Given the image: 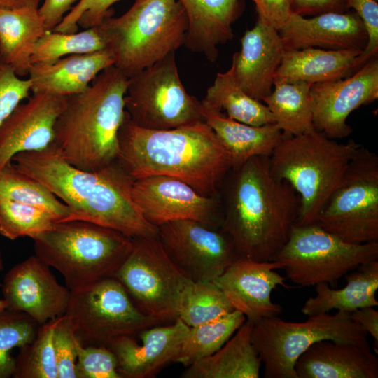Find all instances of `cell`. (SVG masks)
<instances>
[{
  "label": "cell",
  "instance_id": "48",
  "mask_svg": "<svg viewBox=\"0 0 378 378\" xmlns=\"http://www.w3.org/2000/svg\"><path fill=\"white\" fill-rule=\"evenodd\" d=\"M353 321L358 323L374 339L376 348L378 346V311L375 307H365L350 312Z\"/></svg>",
  "mask_w": 378,
  "mask_h": 378
},
{
  "label": "cell",
  "instance_id": "7",
  "mask_svg": "<svg viewBox=\"0 0 378 378\" xmlns=\"http://www.w3.org/2000/svg\"><path fill=\"white\" fill-rule=\"evenodd\" d=\"M99 25L113 65L130 78L184 45L188 23L179 0H136L125 13Z\"/></svg>",
  "mask_w": 378,
  "mask_h": 378
},
{
  "label": "cell",
  "instance_id": "28",
  "mask_svg": "<svg viewBox=\"0 0 378 378\" xmlns=\"http://www.w3.org/2000/svg\"><path fill=\"white\" fill-rule=\"evenodd\" d=\"M248 320L213 354L186 367L183 378H258L262 362L251 342Z\"/></svg>",
  "mask_w": 378,
  "mask_h": 378
},
{
  "label": "cell",
  "instance_id": "43",
  "mask_svg": "<svg viewBox=\"0 0 378 378\" xmlns=\"http://www.w3.org/2000/svg\"><path fill=\"white\" fill-rule=\"evenodd\" d=\"M31 83L22 79L0 57V125L15 107L29 97Z\"/></svg>",
  "mask_w": 378,
  "mask_h": 378
},
{
  "label": "cell",
  "instance_id": "16",
  "mask_svg": "<svg viewBox=\"0 0 378 378\" xmlns=\"http://www.w3.org/2000/svg\"><path fill=\"white\" fill-rule=\"evenodd\" d=\"M310 93L314 129L332 139L348 136L350 113L378 98L377 56L346 78L312 85Z\"/></svg>",
  "mask_w": 378,
  "mask_h": 378
},
{
  "label": "cell",
  "instance_id": "5",
  "mask_svg": "<svg viewBox=\"0 0 378 378\" xmlns=\"http://www.w3.org/2000/svg\"><path fill=\"white\" fill-rule=\"evenodd\" d=\"M361 146L354 140L337 142L316 130L283 138L270 156V168L300 197L296 225L315 223Z\"/></svg>",
  "mask_w": 378,
  "mask_h": 378
},
{
  "label": "cell",
  "instance_id": "6",
  "mask_svg": "<svg viewBox=\"0 0 378 378\" xmlns=\"http://www.w3.org/2000/svg\"><path fill=\"white\" fill-rule=\"evenodd\" d=\"M35 255L76 290L112 276L128 255L132 238L92 222H55L33 239Z\"/></svg>",
  "mask_w": 378,
  "mask_h": 378
},
{
  "label": "cell",
  "instance_id": "10",
  "mask_svg": "<svg viewBox=\"0 0 378 378\" xmlns=\"http://www.w3.org/2000/svg\"><path fill=\"white\" fill-rule=\"evenodd\" d=\"M376 260L378 242L350 244L312 223L295 224L272 261L282 265L293 284L309 287L335 285L360 265Z\"/></svg>",
  "mask_w": 378,
  "mask_h": 378
},
{
  "label": "cell",
  "instance_id": "35",
  "mask_svg": "<svg viewBox=\"0 0 378 378\" xmlns=\"http://www.w3.org/2000/svg\"><path fill=\"white\" fill-rule=\"evenodd\" d=\"M104 49H106V41L99 25L74 33L47 31L34 47L31 64Z\"/></svg>",
  "mask_w": 378,
  "mask_h": 378
},
{
  "label": "cell",
  "instance_id": "25",
  "mask_svg": "<svg viewBox=\"0 0 378 378\" xmlns=\"http://www.w3.org/2000/svg\"><path fill=\"white\" fill-rule=\"evenodd\" d=\"M188 18L184 45L210 62L218 47L232 39V24L239 14V0H179Z\"/></svg>",
  "mask_w": 378,
  "mask_h": 378
},
{
  "label": "cell",
  "instance_id": "26",
  "mask_svg": "<svg viewBox=\"0 0 378 378\" xmlns=\"http://www.w3.org/2000/svg\"><path fill=\"white\" fill-rule=\"evenodd\" d=\"M201 102L204 120L230 153L232 167L254 156H270L284 138L276 123L261 126L247 125Z\"/></svg>",
  "mask_w": 378,
  "mask_h": 378
},
{
  "label": "cell",
  "instance_id": "23",
  "mask_svg": "<svg viewBox=\"0 0 378 378\" xmlns=\"http://www.w3.org/2000/svg\"><path fill=\"white\" fill-rule=\"evenodd\" d=\"M298 378H377L378 358L370 346L321 340L296 360Z\"/></svg>",
  "mask_w": 378,
  "mask_h": 378
},
{
  "label": "cell",
  "instance_id": "24",
  "mask_svg": "<svg viewBox=\"0 0 378 378\" xmlns=\"http://www.w3.org/2000/svg\"><path fill=\"white\" fill-rule=\"evenodd\" d=\"M114 64L108 49L32 64L28 78L32 93L69 96L86 89L104 69Z\"/></svg>",
  "mask_w": 378,
  "mask_h": 378
},
{
  "label": "cell",
  "instance_id": "13",
  "mask_svg": "<svg viewBox=\"0 0 378 378\" xmlns=\"http://www.w3.org/2000/svg\"><path fill=\"white\" fill-rule=\"evenodd\" d=\"M64 314L83 346L108 347L120 337L136 335L147 328L161 324L142 313L113 276L71 291Z\"/></svg>",
  "mask_w": 378,
  "mask_h": 378
},
{
  "label": "cell",
  "instance_id": "27",
  "mask_svg": "<svg viewBox=\"0 0 378 378\" xmlns=\"http://www.w3.org/2000/svg\"><path fill=\"white\" fill-rule=\"evenodd\" d=\"M360 49L324 50L307 48L284 50L274 79L303 81L312 85L346 78L361 65Z\"/></svg>",
  "mask_w": 378,
  "mask_h": 378
},
{
  "label": "cell",
  "instance_id": "1",
  "mask_svg": "<svg viewBox=\"0 0 378 378\" xmlns=\"http://www.w3.org/2000/svg\"><path fill=\"white\" fill-rule=\"evenodd\" d=\"M220 189V230L239 256L272 261L297 222L300 201L296 191L272 173L270 156H254L232 167Z\"/></svg>",
  "mask_w": 378,
  "mask_h": 378
},
{
  "label": "cell",
  "instance_id": "34",
  "mask_svg": "<svg viewBox=\"0 0 378 378\" xmlns=\"http://www.w3.org/2000/svg\"><path fill=\"white\" fill-rule=\"evenodd\" d=\"M245 316L233 310L212 321L190 327L173 363L186 368L221 348L245 322Z\"/></svg>",
  "mask_w": 378,
  "mask_h": 378
},
{
  "label": "cell",
  "instance_id": "29",
  "mask_svg": "<svg viewBox=\"0 0 378 378\" xmlns=\"http://www.w3.org/2000/svg\"><path fill=\"white\" fill-rule=\"evenodd\" d=\"M344 276L346 284L341 289H333L327 283L314 286L316 294L306 300L302 314L309 316L332 310L351 312L378 306V260L363 264Z\"/></svg>",
  "mask_w": 378,
  "mask_h": 378
},
{
  "label": "cell",
  "instance_id": "37",
  "mask_svg": "<svg viewBox=\"0 0 378 378\" xmlns=\"http://www.w3.org/2000/svg\"><path fill=\"white\" fill-rule=\"evenodd\" d=\"M234 310L223 292L214 281L193 282L181 302L178 318L195 327Z\"/></svg>",
  "mask_w": 378,
  "mask_h": 378
},
{
  "label": "cell",
  "instance_id": "42",
  "mask_svg": "<svg viewBox=\"0 0 378 378\" xmlns=\"http://www.w3.org/2000/svg\"><path fill=\"white\" fill-rule=\"evenodd\" d=\"M118 0H80L53 31L74 33L78 27L88 29L100 24L111 15L110 8Z\"/></svg>",
  "mask_w": 378,
  "mask_h": 378
},
{
  "label": "cell",
  "instance_id": "46",
  "mask_svg": "<svg viewBox=\"0 0 378 378\" xmlns=\"http://www.w3.org/2000/svg\"><path fill=\"white\" fill-rule=\"evenodd\" d=\"M293 12L302 16L328 12L344 13L349 9L346 0H291Z\"/></svg>",
  "mask_w": 378,
  "mask_h": 378
},
{
  "label": "cell",
  "instance_id": "38",
  "mask_svg": "<svg viewBox=\"0 0 378 378\" xmlns=\"http://www.w3.org/2000/svg\"><path fill=\"white\" fill-rule=\"evenodd\" d=\"M55 223L50 214L38 207L0 198V234L10 240L33 239Z\"/></svg>",
  "mask_w": 378,
  "mask_h": 378
},
{
  "label": "cell",
  "instance_id": "39",
  "mask_svg": "<svg viewBox=\"0 0 378 378\" xmlns=\"http://www.w3.org/2000/svg\"><path fill=\"white\" fill-rule=\"evenodd\" d=\"M40 324L25 313L5 309L0 312V378L13 377L15 358L10 353L35 338Z\"/></svg>",
  "mask_w": 378,
  "mask_h": 378
},
{
  "label": "cell",
  "instance_id": "17",
  "mask_svg": "<svg viewBox=\"0 0 378 378\" xmlns=\"http://www.w3.org/2000/svg\"><path fill=\"white\" fill-rule=\"evenodd\" d=\"M2 293L6 309L25 313L41 325L65 314L71 290L34 255L6 273Z\"/></svg>",
  "mask_w": 378,
  "mask_h": 378
},
{
  "label": "cell",
  "instance_id": "31",
  "mask_svg": "<svg viewBox=\"0 0 378 378\" xmlns=\"http://www.w3.org/2000/svg\"><path fill=\"white\" fill-rule=\"evenodd\" d=\"M274 90L262 101L274 118L284 137L300 135L314 130L311 83L274 79Z\"/></svg>",
  "mask_w": 378,
  "mask_h": 378
},
{
  "label": "cell",
  "instance_id": "9",
  "mask_svg": "<svg viewBox=\"0 0 378 378\" xmlns=\"http://www.w3.org/2000/svg\"><path fill=\"white\" fill-rule=\"evenodd\" d=\"M132 242L128 255L112 276L142 313L161 323L174 321L194 281L171 259L158 235L132 238Z\"/></svg>",
  "mask_w": 378,
  "mask_h": 378
},
{
  "label": "cell",
  "instance_id": "41",
  "mask_svg": "<svg viewBox=\"0 0 378 378\" xmlns=\"http://www.w3.org/2000/svg\"><path fill=\"white\" fill-rule=\"evenodd\" d=\"M77 342L74 330L66 315L58 317L53 333L58 378H76Z\"/></svg>",
  "mask_w": 378,
  "mask_h": 378
},
{
  "label": "cell",
  "instance_id": "12",
  "mask_svg": "<svg viewBox=\"0 0 378 378\" xmlns=\"http://www.w3.org/2000/svg\"><path fill=\"white\" fill-rule=\"evenodd\" d=\"M350 244L378 242V157L361 146L315 223Z\"/></svg>",
  "mask_w": 378,
  "mask_h": 378
},
{
  "label": "cell",
  "instance_id": "22",
  "mask_svg": "<svg viewBox=\"0 0 378 378\" xmlns=\"http://www.w3.org/2000/svg\"><path fill=\"white\" fill-rule=\"evenodd\" d=\"M241 49L232 57L237 82L252 98L262 101L270 94L284 52L278 30L258 15L255 26L241 38Z\"/></svg>",
  "mask_w": 378,
  "mask_h": 378
},
{
  "label": "cell",
  "instance_id": "40",
  "mask_svg": "<svg viewBox=\"0 0 378 378\" xmlns=\"http://www.w3.org/2000/svg\"><path fill=\"white\" fill-rule=\"evenodd\" d=\"M76 378H122L115 354L107 346L77 342Z\"/></svg>",
  "mask_w": 378,
  "mask_h": 378
},
{
  "label": "cell",
  "instance_id": "4",
  "mask_svg": "<svg viewBox=\"0 0 378 378\" xmlns=\"http://www.w3.org/2000/svg\"><path fill=\"white\" fill-rule=\"evenodd\" d=\"M128 78L112 65L86 89L66 97L52 144L70 164L94 172L118 160Z\"/></svg>",
  "mask_w": 378,
  "mask_h": 378
},
{
  "label": "cell",
  "instance_id": "11",
  "mask_svg": "<svg viewBox=\"0 0 378 378\" xmlns=\"http://www.w3.org/2000/svg\"><path fill=\"white\" fill-rule=\"evenodd\" d=\"M125 108L135 125L170 130L204 120L202 102L181 83L175 52L128 78Z\"/></svg>",
  "mask_w": 378,
  "mask_h": 378
},
{
  "label": "cell",
  "instance_id": "19",
  "mask_svg": "<svg viewBox=\"0 0 378 378\" xmlns=\"http://www.w3.org/2000/svg\"><path fill=\"white\" fill-rule=\"evenodd\" d=\"M66 97L33 93L15 107L0 125V169L18 153L42 150L52 144Z\"/></svg>",
  "mask_w": 378,
  "mask_h": 378
},
{
  "label": "cell",
  "instance_id": "32",
  "mask_svg": "<svg viewBox=\"0 0 378 378\" xmlns=\"http://www.w3.org/2000/svg\"><path fill=\"white\" fill-rule=\"evenodd\" d=\"M202 102L229 118L253 126L275 123L267 106L247 94L235 78L233 67L218 73Z\"/></svg>",
  "mask_w": 378,
  "mask_h": 378
},
{
  "label": "cell",
  "instance_id": "8",
  "mask_svg": "<svg viewBox=\"0 0 378 378\" xmlns=\"http://www.w3.org/2000/svg\"><path fill=\"white\" fill-rule=\"evenodd\" d=\"M303 322L278 316L253 323L251 342L264 365L265 378H298L295 364L313 344L321 340L370 346L368 333L350 317V312L321 313Z\"/></svg>",
  "mask_w": 378,
  "mask_h": 378
},
{
  "label": "cell",
  "instance_id": "33",
  "mask_svg": "<svg viewBox=\"0 0 378 378\" xmlns=\"http://www.w3.org/2000/svg\"><path fill=\"white\" fill-rule=\"evenodd\" d=\"M0 198L38 207L55 222L70 220V209L45 185L22 172L12 161L0 169Z\"/></svg>",
  "mask_w": 378,
  "mask_h": 378
},
{
  "label": "cell",
  "instance_id": "2",
  "mask_svg": "<svg viewBox=\"0 0 378 378\" xmlns=\"http://www.w3.org/2000/svg\"><path fill=\"white\" fill-rule=\"evenodd\" d=\"M11 161L63 202L71 210L70 220L92 222L131 238L158 235V227L144 218L134 202V179L118 160L87 172L67 162L51 144L42 150L18 153Z\"/></svg>",
  "mask_w": 378,
  "mask_h": 378
},
{
  "label": "cell",
  "instance_id": "14",
  "mask_svg": "<svg viewBox=\"0 0 378 378\" xmlns=\"http://www.w3.org/2000/svg\"><path fill=\"white\" fill-rule=\"evenodd\" d=\"M158 238L177 267L192 281H214L238 258L220 228L185 219L158 227Z\"/></svg>",
  "mask_w": 378,
  "mask_h": 378
},
{
  "label": "cell",
  "instance_id": "44",
  "mask_svg": "<svg viewBox=\"0 0 378 378\" xmlns=\"http://www.w3.org/2000/svg\"><path fill=\"white\" fill-rule=\"evenodd\" d=\"M346 2L349 8H353L361 20L367 34V44L359 58V62L362 66L369 59L377 55V0H346Z\"/></svg>",
  "mask_w": 378,
  "mask_h": 378
},
{
  "label": "cell",
  "instance_id": "50",
  "mask_svg": "<svg viewBox=\"0 0 378 378\" xmlns=\"http://www.w3.org/2000/svg\"><path fill=\"white\" fill-rule=\"evenodd\" d=\"M4 269V260L2 254L0 250V271ZM1 286V284H0ZM6 308V304L4 299H0V312L4 310Z\"/></svg>",
  "mask_w": 378,
  "mask_h": 378
},
{
  "label": "cell",
  "instance_id": "15",
  "mask_svg": "<svg viewBox=\"0 0 378 378\" xmlns=\"http://www.w3.org/2000/svg\"><path fill=\"white\" fill-rule=\"evenodd\" d=\"M132 195L144 218L156 227L190 219L220 228L223 211L219 194L203 195L174 177L150 175L134 179Z\"/></svg>",
  "mask_w": 378,
  "mask_h": 378
},
{
  "label": "cell",
  "instance_id": "18",
  "mask_svg": "<svg viewBox=\"0 0 378 378\" xmlns=\"http://www.w3.org/2000/svg\"><path fill=\"white\" fill-rule=\"evenodd\" d=\"M282 268L276 261H257L239 257L214 282L234 310L255 323L281 314L282 307L273 302L271 294L278 286L288 288L285 278L274 271Z\"/></svg>",
  "mask_w": 378,
  "mask_h": 378
},
{
  "label": "cell",
  "instance_id": "47",
  "mask_svg": "<svg viewBox=\"0 0 378 378\" xmlns=\"http://www.w3.org/2000/svg\"><path fill=\"white\" fill-rule=\"evenodd\" d=\"M78 0H44L38 8L47 31H53L62 22L64 15L71 9L72 5ZM80 1V0H79Z\"/></svg>",
  "mask_w": 378,
  "mask_h": 378
},
{
  "label": "cell",
  "instance_id": "3",
  "mask_svg": "<svg viewBox=\"0 0 378 378\" xmlns=\"http://www.w3.org/2000/svg\"><path fill=\"white\" fill-rule=\"evenodd\" d=\"M118 162L133 179L164 175L205 196L219 194L231 156L204 120L163 130L133 124L126 112L118 132Z\"/></svg>",
  "mask_w": 378,
  "mask_h": 378
},
{
  "label": "cell",
  "instance_id": "45",
  "mask_svg": "<svg viewBox=\"0 0 378 378\" xmlns=\"http://www.w3.org/2000/svg\"><path fill=\"white\" fill-rule=\"evenodd\" d=\"M258 15L262 17L277 30L292 13L291 0H253Z\"/></svg>",
  "mask_w": 378,
  "mask_h": 378
},
{
  "label": "cell",
  "instance_id": "30",
  "mask_svg": "<svg viewBox=\"0 0 378 378\" xmlns=\"http://www.w3.org/2000/svg\"><path fill=\"white\" fill-rule=\"evenodd\" d=\"M46 31L38 8L0 9V57L18 76H28L34 47Z\"/></svg>",
  "mask_w": 378,
  "mask_h": 378
},
{
  "label": "cell",
  "instance_id": "20",
  "mask_svg": "<svg viewBox=\"0 0 378 378\" xmlns=\"http://www.w3.org/2000/svg\"><path fill=\"white\" fill-rule=\"evenodd\" d=\"M179 318L167 326H153L137 335L115 340L108 347L115 354L122 378H150L173 363L189 331Z\"/></svg>",
  "mask_w": 378,
  "mask_h": 378
},
{
  "label": "cell",
  "instance_id": "49",
  "mask_svg": "<svg viewBox=\"0 0 378 378\" xmlns=\"http://www.w3.org/2000/svg\"><path fill=\"white\" fill-rule=\"evenodd\" d=\"M41 0H0V9L38 8Z\"/></svg>",
  "mask_w": 378,
  "mask_h": 378
},
{
  "label": "cell",
  "instance_id": "36",
  "mask_svg": "<svg viewBox=\"0 0 378 378\" xmlns=\"http://www.w3.org/2000/svg\"><path fill=\"white\" fill-rule=\"evenodd\" d=\"M57 318L40 325L34 340L19 348L14 378H58L53 346Z\"/></svg>",
  "mask_w": 378,
  "mask_h": 378
},
{
  "label": "cell",
  "instance_id": "21",
  "mask_svg": "<svg viewBox=\"0 0 378 378\" xmlns=\"http://www.w3.org/2000/svg\"><path fill=\"white\" fill-rule=\"evenodd\" d=\"M278 31L284 50L307 48L363 50L368 41L364 25L356 13L328 12L305 18L292 11Z\"/></svg>",
  "mask_w": 378,
  "mask_h": 378
}]
</instances>
